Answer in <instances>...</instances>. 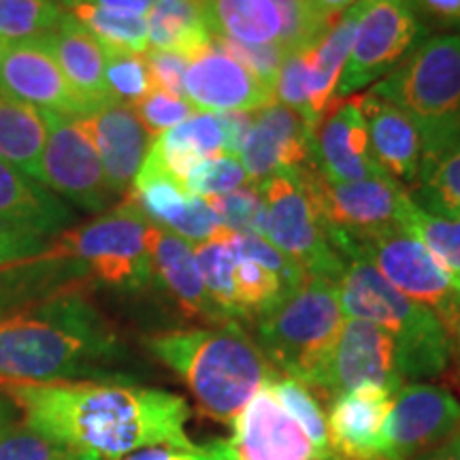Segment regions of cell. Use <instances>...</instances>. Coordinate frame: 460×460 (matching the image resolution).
Returning a JSON list of instances; mask_svg holds the SVG:
<instances>
[{
	"label": "cell",
	"instance_id": "cell-1",
	"mask_svg": "<svg viewBox=\"0 0 460 460\" xmlns=\"http://www.w3.org/2000/svg\"><path fill=\"white\" fill-rule=\"evenodd\" d=\"M22 420L56 444L99 460H119L152 446L192 447L183 396L128 384H0Z\"/></svg>",
	"mask_w": 460,
	"mask_h": 460
},
{
	"label": "cell",
	"instance_id": "cell-2",
	"mask_svg": "<svg viewBox=\"0 0 460 460\" xmlns=\"http://www.w3.org/2000/svg\"><path fill=\"white\" fill-rule=\"evenodd\" d=\"M119 356L118 331L77 284L0 318V384L90 379Z\"/></svg>",
	"mask_w": 460,
	"mask_h": 460
},
{
	"label": "cell",
	"instance_id": "cell-3",
	"mask_svg": "<svg viewBox=\"0 0 460 460\" xmlns=\"http://www.w3.org/2000/svg\"><path fill=\"white\" fill-rule=\"evenodd\" d=\"M329 234L345 262L337 281L343 315L373 322L393 337L396 365L405 384L441 376L454 356V339L444 322L390 286L348 233L329 226Z\"/></svg>",
	"mask_w": 460,
	"mask_h": 460
},
{
	"label": "cell",
	"instance_id": "cell-4",
	"mask_svg": "<svg viewBox=\"0 0 460 460\" xmlns=\"http://www.w3.org/2000/svg\"><path fill=\"white\" fill-rule=\"evenodd\" d=\"M146 345L220 422H233L262 384L275 377L271 362L239 322L158 332L146 339Z\"/></svg>",
	"mask_w": 460,
	"mask_h": 460
},
{
	"label": "cell",
	"instance_id": "cell-5",
	"mask_svg": "<svg viewBox=\"0 0 460 460\" xmlns=\"http://www.w3.org/2000/svg\"><path fill=\"white\" fill-rule=\"evenodd\" d=\"M369 94L410 115L422 139V160L460 141V34L422 39Z\"/></svg>",
	"mask_w": 460,
	"mask_h": 460
},
{
	"label": "cell",
	"instance_id": "cell-6",
	"mask_svg": "<svg viewBox=\"0 0 460 460\" xmlns=\"http://www.w3.org/2000/svg\"><path fill=\"white\" fill-rule=\"evenodd\" d=\"M345 322L337 281L307 278L258 318V348L286 377L314 386Z\"/></svg>",
	"mask_w": 460,
	"mask_h": 460
},
{
	"label": "cell",
	"instance_id": "cell-7",
	"mask_svg": "<svg viewBox=\"0 0 460 460\" xmlns=\"http://www.w3.org/2000/svg\"><path fill=\"white\" fill-rule=\"evenodd\" d=\"M149 226L152 220L128 197L94 220L65 230L49 250L66 258L85 279L139 292L154 279Z\"/></svg>",
	"mask_w": 460,
	"mask_h": 460
},
{
	"label": "cell",
	"instance_id": "cell-8",
	"mask_svg": "<svg viewBox=\"0 0 460 460\" xmlns=\"http://www.w3.org/2000/svg\"><path fill=\"white\" fill-rule=\"evenodd\" d=\"M307 166L279 171L258 183L267 207L262 237L296 262L307 278L339 281L345 262L332 245L329 224L315 203Z\"/></svg>",
	"mask_w": 460,
	"mask_h": 460
},
{
	"label": "cell",
	"instance_id": "cell-9",
	"mask_svg": "<svg viewBox=\"0 0 460 460\" xmlns=\"http://www.w3.org/2000/svg\"><path fill=\"white\" fill-rule=\"evenodd\" d=\"M349 237L390 286L435 312L447 332L454 335L460 318V292L450 275L435 262L427 247L410 230L401 224H388Z\"/></svg>",
	"mask_w": 460,
	"mask_h": 460
},
{
	"label": "cell",
	"instance_id": "cell-10",
	"mask_svg": "<svg viewBox=\"0 0 460 460\" xmlns=\"http://www.w3.org/2000/svg\"><path fill=\"white\" fill-rule=\"evenodd\" d=\"M427 34L410 0H362L354 45L339 77L335 99H348L377 84Z\"/></svg>",
	"mask_w": 460,
	"mask_h": 460
},
{
	"label": "cell",
	"instance_id": "cell-11",
	"mask_svg": "<svg viewBox=\"0 0 460 460\" xmlns=\"http://www.w3.org/2000/svg\"><path fill=\"white\" fill-rule=\"evenodd\" d=\"M48 126L41 183L58 197L92 214H102L113 203L115 192L109 186L105 169L94 143L73 118L41 111Z\"/></svg>",
	"mask_w": 460,
	"mask_h": 460
},
{
	"label": "cell",
	"instance_id": "cell-12",
	"mask_svg": "<svg viewBox=\"0 0 460 460\" xmlns=\"http://www.w3.org/2000/svg\"><path fill=\"white\" fill-rule=\"evenodd\" d=\"M460 433V401L450 390L411 382L394 394L379 460H413Z\"/></svg>",
	"mask_w": 460,
	"mask_h": 460
},
{
	"label": "cell",
	"instance_id": "cell-13",
	"mask_svg": "<svg viewBox=\"0 0 460 460\" xmlns=\"http://www.w3.org/2000/svg\"><path fill=\"white\" fill-rule=\"evenodd\" d=\"M360 386H379L396 394L405 386L393 337L377 324L349 318L312 388L339 396Z\"/></svg>",
	"mask_w": 460,
	"mask_h": 460
},
{
	"label": "cell",
	"instance_id": "cell-14",
	"mask_svg": "<svg viewBox=\"0 0 460 460\" xmlns=\"http://www.w3.org/2000/svg\"><path fill=\"white\" fill-rule=\"evenodd\" d=\"M0 94L26 102L39 111L79 118L88 115L77 92L51 54L45 37L32 41L7 43L0 56Z\"/></svg>",
	"mask_w": 460,
	"mask_h": 460
},
{
	"label": "cell",
	"instance_id": "cell-15",
	"mask_svg": "<svg viewBox=\"0 0 460 460\" xmlns=\"http://www.w3.org/2000/svg\"><path fill=\"white\" fill-rule=\"evenodd\" d=\"M307 177L326 224L349 234H362L388 224H399L402 207L410 200V190L393 175L331 183L322 180L309 164Z\"/></svg>",
	"mask_w": 460,
	"mask_h": 460
},
{
	"label": "cell",
	"instance_id": "cell-16",
	"mask_svg": "<svg viewBox=\"0 0 460 460\" xmlns=\"http://www.w3.org/2000/svg\"><path fill=\"white\" fill-rule=\"evenodd\" d=\"M312 166L331 183L390 175L373 156L358 99H332L314 132Z\"/></svg>",
	"mask_w": 460,
	"mask_h": 460
},
{
	"label": "cell",
	"instance_id": "cell-17",
	"mask_svg": "<svg viewBox=\"0 0 460 460\" xmlns=\"http://www.w3.org/2000/svg\"><path fill=\"white\" fill-rule=\"evenodd\" d=\"M230 427L233 437L222 441L228 460H320L305 430L275 399L269 379Z\"/></svg>",
	"mask_w": 460,
	"mask_h": 460
},
{
	"label": "cell",
	"instance_id": "cell-18",
	"mask_svg": "<svg viewBox=\"0 0 460 460\" xmlns=\"http://www.w3.org/2000/svg\"><path fill=\"white\" fill-rule=\"evenodd\" d=\"M186 99L194 109L209 113L261 111L273 105L275 90L250 73L211 41L209 49L190 60Z\"/></svg>",
	"mask_w": 460,
	"mask_h": 460
},
{
	"label": "cell",
	"instance_id": "cell-19",
	"mask_svg": "<svg viewBox=\"0 0 460 460\" xmlns=\"http://www.w3.org/2000/svg\"><path fill=\"white\" fill-rule=\"evenodd\" d=\"M312 141L314 130L292 109L281 102L261 109L241 152L247 180L261 183L279 171L312 164Z\"/></svg>",
	"mask_w": 460,
	"mask_h": 460
},
{
	"label": "cell",
	"instance_id": "cell-20",
	"mask_svg": "<svg viewBox=\"0 0 460 460\" xmlns=\"http://www.w3.org/2000/svg\"><path fill=\"white\" fill-rule=\"evenodd\" d=\"M73 119L94 143L115 197L128 192L154 141L132 105L111 102Z\"/></svg>",
	"mask_w": 460,
	"mask_h": 460
},
{
	"label": "cell",
	"instance_id": "cell-21",
	"mask_svg": "<svg viewBox=\"0 0 460 460\" xmlns=\"http://www.w3.org/2000/svg\"><path fill=\"white\" fill-rule=\"evenodd\" d=\"M149 252H152L154 279L175 298L188 318H199L214 326L228 324L214 298L207 292L192 243L152 222L149 226Z\"/></svg>",
	"mask_w": 460,
	"mask_h": 460
},
{
	"label": "cell",
	"instance_id": "cell-22",
	"mask_svg": "<svg viewBox=\"0 0 460 460\" xmlns=\"http://www.w3.org/2000/svg\"><path fill=\"white\" fill-rule=\"evenodd\" d=\"M393 401L394 394L379 386H360L335 396L329 411L332 452L348 460H379Z\"/></svg>",
	"mask_w": 460,
	"mask_h": 460
},
{
	"label": "cell",
	"instance_id": "cell-23",
	"mask_svg": "<svg viewBox=\"0 0 460 460\" xmlns=\"http://www.w3.org/2000/svg\"><path fill=\"white\" fill-rule=\"evenodd\" d=\"M358 102L373 156L396 181L413 186L422 163V139L418 126L393 102L377 99L369 92L360 96Z\"/></svg>",
	"mask_w": 460,
	"mask_h": 460
},
{
	"label": "cell",
	"instance_id": "cell-24",
	"mask_svg": "<svg viewBox=\"0 0 460 460\" xmlns=\"http://www.w3.org/2000/svg\"><path fill=\"white\" fill-rule=\"evenodd\" d=\"M45 43L90 113L115 102L105 82L102 45L77 17L65 13L56 31L45 37Z\"/></svg>",
	"mask_w": 460,
	"mask_h": 460
},
{
	"label": "cell",
	"instance_id": "cell-25",
	"mask_svg": "<svg viewBox=\"0 0 460 460\" xmlns=\"http://www.w3.org/2000/svg\"><path fill=\"white\" fill-rule=\"evenodd\" d=\"M73 211L43 183L0 158V226L48 234L65 233Z\"/></svg>",
	"mask_w": 460,
	"mask_h": 460
},
{
	"label": "cell",
	"instance_id": "cell-26",
	"mask_svg": "<svg viewBox=\"0 0 460 460\" xmlns=\"http://www.w3.org/2000/svg\"><path fill=\"white\" fill-rule=\"evenodd\" d=\"M222 143V124L217 113L200 111L156 137L147 149V156L183 183L203 160L220 156Z\"/></svg>",
	"mask_w": 460,
	"mask_h": 460
},
{
	"label": "cell",
	"instance_id": "cell-27",
	"mask_svg": "<svg viewBox=\"0 0 460 460\" xmlns=\"http://www.w3.org/2000/svg\"><path fill=\"white\" fill-rule=\"evenodd\" d=\"M147 32L149 49L175 51L188 60L209 49L214 41L200 0H154Z\"/></svg>",
	"mask_w": 460,
	"mask_h": 460
},
{
	"label": "cell",
	"instance_id": "cell-28",
	"mask_svg": "<svg viewBox=\"0 0 460 460\" xmlns=\"http://www.w3.org/2000/svg\"><path fill=\"white\" fill-rule=\"evenodd\" d=\"M45 141L48 126L43 113L0 94V158L41 183Z\"/></svg>",
	"mask_w": 460,
	"mask_h": 460
},
{
	"label": "cell",
	"instance_id": "cell-29",
	"mask_svg": "<svg viewBox=\"0 0 460 460\" xmlns=\"http://www.w3.org/2000/svg\"><path fill=\"white\" fill-rule=\"evenodd\" d=\"M214 37L250 45L279 41V13L273 0H200Z\"/></svg>",
	"mask_w": 460,
	"mask_h": 460
},
{
	"label": "cell",
	"instance_id": "cell-30",
	"mask_svg": "<svg viewBox=\"0 0 460 460\" xmlns=\"http://www.w3.org/2000/svg\"><path fill=\"white\" fill-rule=\"evenodd\" d=\"M82 278L66 258L49 250L32 261L0 269V318Z\"/></svg>",
	"mask_w": 460,
	"mask_h": 460
},
{
	"label": "cell",
	"instance_id": "cell-31",
	"mask_svg": "<svg viewBox=\"0 0 460 460\" xmlns=\"http://www.w3.org/2000/svg\"><path fill=\"white\" fill-rule=\"evenodd\" d=\"M410 194L430 214L460 220V141L420 163Z\"/></svg>",
	"mask_w": 460,
	"mask_h": 460
},
{
	"label": "cell",
	"instance_id": "cell-32",
	"mask_svg": "<svg viewBox=\"0 0 460 460\" xmlns=\"http://www.w3.org/2000/svg\"><path fill=\"white\" fill-rule=\"evenodd\" d=\"M399 224L429 250L460 292V220L437 216L422 209L416 200H407L402 207Z\"/></svg>",
	"mask_w": 460,
	"mask_h": 460
},
{
	"label": "cell",
	"instance_id": "cell-33",
	"mask_svg": "<svg viewBox=\"0 0 460 460\" xmlns=\"http://www.w3.org/2000/svg\"><path fill=\"white\" fill-rule=\"evenodd\" d=\"M275 399L284 407L288 416L305 430L307 439L312 441L315 454L320 460H335L337 454L331 447L329 437V418L322 411L320 401L315 399L314 390H309L307 384L298 382L295 377H279L269 379Z\"/></svg>",
	"mask_w": 460,
	"mask_h": 460
},
{
	"label": "cell",
	"instance_id": "cell-34",
	"mask_svg": "<svg viewBox=\"0 0 460 460\" xmlns=\"http://www.w3.org/2000/svg\"><path fill=\"white\" fill-rule=\"evenodd\" d=\"M228 237L230 230L222 226L214 237L194 247V256H197L207 292L214 298L217 309L228 320L241 322L237 303H234V256L230 252Z\"/></svg>",
	"mask_w": 460,
	"mask_h": 460
},
{
	"label": "cell",
	"instance_id": "cell-35",
	"mask_svg": "<svg viewBox=\"0 0 460 460\" xmlns=\"http://www.w3.org/2000/svg\"><path fill=\"white\" fill-rule=\"evenodd\" d=\"M68 13L77 17L99 39L101 45L130 51V54H146L149 49L147 17L111 13V11H105L99 4L90 3V0L73 4Z\"/></svg>",
	"mask_w": 460,
	"mask_h": 460
},
{
	"label": "cell",
	"instance_id": "cell-36",
	"mask_svg": "<svg viewBox=\"0 0 460 460\" xmlns=\"http://www.w3.org/2000/svg\"><path fill=\"white\" fill-rule=\"evenodd\" d=\"M288 295L278 275L254 261L239 258L234 261V303L239 320H258L279 305Z\"/></svg>",
	"mask_w": 460,
	"mask_h": 460
},
{
	"label": "cell",
	"instance_id": "cell-37",
	"mask_svg": "<svg viewBox=\"0 0 460 460\" xmlns=\"http://www.w3.org/2000/svg\"><path fill=\"white\" fill-rule=\"evenodd\" d=\"M65 13L58 0H0V41L20 43L48 37Z\"/></svg>",
	"mask_w": 460,
	"mask_h": 460
},
{
	"label": "cell",
	"instance_id": "cell-38",
	"mask_svg": "<svg viewBox=\"0 0 460 460\" xmlns=\"http://www.w3.org/2000/svg\"><path fill=\"white\" fill-rule=\"evenodd\" d=\"M279 13V45L286 54H303L324 37L332 22L314 7L312 0H273Z\"/></svg>",
	"mask_w": 460,
	"mask_h": 460
},
{
	"label": "cell",
	"instance_id": "cell-39",
	"mask_svg": "<svg viewBox=\"0 0 460 460\" xmlns=\"http://www.w3.org/2000/svg\"><path fill=\"white\" fill-rule=\"evenodd\" d=\"M105 54V82L115 102L135 105L154 90L143 54L115 49L102 45Z\"/></svg>",
	"mask_w": 460,
	"mask_h": 460
},
{
	"label": "cell",
	"instance_id": "cell-40",
	"mask_svg": "<svg viewBox=\"0 0 460 460\" xmlns=\"http://www.w3.org/2000/svg\"><path fill=\"white\" fill-rule=\"evenodd\" d=\"M220 217L222 226L237 234H264L267 207L258 183H247L222 197L207 199Z\"/></svg>",
	"mask_w": 460,
	"mask_h": 460
},
{
	"label": "cell",
	"instance_id": "cell-41",
	"mask_svg": "<svg viewBox=\"0 0 460 460\" xmlns=\"http://www.w3.org/2000/svg\"><path fill=\"white\" fill-rule=\"evenodd\" d=\"M230 252H233L234 261L245 258V261H254L262 264L264 269L273 271L278 278L284 281L288 292H295L307 281V275L296 262H292L284 252H279L271 241L261 237V234H237L230 233L228 237Z\"/></svg>",
	"mask_w": 460,
	"mask_h": 460
},
{
	"label": "cell",
	"instance_id": "cell-42",
	"mask_svg": "<svg viewBox=\"0 0 460 460\" xmlns=\"http://www.w3.org/2000/svg\"><path fill=\"white\" fill-rule=\"evenodd\" d=\"M82 456L37 433L24 420L0 429V460H79Z\"/></svg>",
	"mask_w": 460,
	"mask_h": 460
},
{
	"label": "cell",
	"instance_id": "cell-43",
	"mask_svg": "<svg viewBox=\"0 0 460 460\" xmlns=\"http://www.w3.org/2000/svg\"><path fill=\"white\" fill-rule=\"evenodd\" d=\"M247 183V172L241 164L237 156H228V154H220V156L203 160L197 169L188 175L183 181V188L190 197L197 199H216L222 194L233 192Z\"/></svg>",
	"mask_w": 460,
	"mask_h": 460
},
{
	"label": "cell",
	"instance_id": "cell-44",
	"mask_svg": "<svg viewBox=\"0 0 460 460\" xmlns=\"http://www.w3.org/2000/svg\"><path fill=\"white\" fill-rule=\"evenodd\" d=\"M275 94L281 105L301 115L305 124L315 132L318 122H315L312 102H309V60L305 51L286 56L278 82H275Z\"/></svg>",
	"mask_w": 460,
	"mask_h": 460
},
{
	"label": "cell",
	"instance_id": "cell-45",
	"mask_svg": "<svg viewBox=\"0 0 460 460\" xmlns=\"http://www.w3.org/2000/svg\"><path fill=\"white\" fill-rule=\"evenodd\" d=\"M132 109H135L137 118H139L143 128L147 130V135L152 139H156V137L164 135L166 130L186 122L194 111V107L186 99L169 94V92L158 88H154L139 102H135Z\"/></svg>",
	"mask_w": 460,
	"mask_h": 460
},
{
	"label": "cell",
	"instance_id": "cell-46",
	"mask_svg": "<svg viewBox=\"0 0 460 460\" xmlns=\"http://www.w3.org/2000/svg\"><path fill=\"white\" fill-rule=\"evenodd\" d=\"M214 45L222 49L224 54L243 65L247 71L254 73L261 82L271 85L275 90V82H278L279 68L286 60V51L281 49L279 43H267V45H250L233 41V39H220L214 37Z\"/></svg>",
	"mask_w": 460,
	"mask_h": 460
},
{
	"label": "cell",
	"instance_id": "cell-47",
	"mask_svg": "<svg viewBox=\"0 0 460 460\" xmlns=\"http://www.w3.org/2000/svg\"><path fill=\"white\" fill-rule=\"evenodd\" d=\"M143 58H146L154 88L186 99V71L190 65L188 58L175 54V51L163 49H147Z\"/></svg>",
	"mask_w": 460,
	"mask_h": 460
},
{
	"label": "cell",
	"instance_id": "cell-48",
	"mask_svg": "<svg viewBox=\"0 0 460 460\" xmlns=\"http://www.w3.org/2000/svg\"><path fill=\"white\" fill-rule=\"evenodd\" d=\"M220 228L222 222L214 211V207L209 205V200L192 197L180 220L172 224L169 230L171 233L180 234V237L186 239L188 243L199 245L203 243V241L214 237Z\"/></svg>",
	"mask_w": 460,
	"mask_h": 460
},
{
	"label": "cell",
	"instance_id": "cell-49",
	"mask_svg": "<svg viewBox=\"0 0 460 460\" xmlns=\"http://www.w3.org/2000/svg\"><path fill=\"white\" fill-rule=\"evenodd\" d=\"M48 241L41 234L0 226V269L39 258L48 252Z\"/></svg>",
	"mask_w": 460,
	"mask_h": 460
},
{
	"label": "cell",
	"instance_id": "cell-50",
	"mask_svg": "<svg viewBox=\"0 0 460 460\" xmlns=\"http://www.w3.org/2000/svg\"><path fill=\"white\" fill-rule=\"evenodd\" d=\"M410 7L427 32L460 34V0H410Z\"/></svg>",
	"mask_w": 460,
	"mask_h": 460
},
{
	"label": "cell",
	"instance_id": "cell-51",
	"mask_svg": "<svg viewBox=\"0 0 460 460\" xmlns=\"http://www.w3.org/2000/svg\"><path fill=\"white\" fill-rule=\"evenodd\" d=\"M119 460H228L222 441L205 447H175V446H152L128 454Z\"/></svg>",
	"mask_w": 460,
	"mask_h": 460
},
{
	"label": "cell",
	"instance_id": "cell-52",
	"mask_svg": "<svg viewBox=\"0 0 460 460\" xmlns=\"http://www.w3.org/2000/svg\"><path fill=\"white\" fill-rule=\"evenodd\" d=\"M222 124V154H228V156H241L243 152V146L250 137L252 126H254V115L245 111H226L217 113Z\"/></svg>",
	"mask_w": 460,
	"mask_h": 460
},
{
	"label": "cell",
	"instance_id": "cell-53",
	"mask_svg": "<svg viewBox=\"0 0 460 460\" xmlns=\"http://www.w3.org/2000/svg\"><path fill=\"white\" fill-rule=\"evenodd\" d=\"M90 3L99 4L101 9L111 11V13L132 15V17H147L149 9H152V4H154V0H90Z\"/></svg>",
	"mask_w": 460,
	"mask_h": 460
},
{
	"label": "cell",
	"instance_id": "cell-54",
	"mask_svg": "<svg viewBox=\"0 0 460 460\" xmlns=\"http://www.w3.org/2000/svg\"><path fill=\"white\" fill-rule=\"evenodd\" d=\"M416 460H460V433L433 447V450L424 452Z\"/></svg>",
	"mask_w": 460,
	"mask_h": 460
},
{
	"label": "cell",
	"instance_id": "cell-55",
	"mask_svg": "<svg viewBox=\"0 0 460 460\" xmlns=\"http://www.w3.org/2000/svg\"><path fill=\"white\" fill-rule=\"evenodd\" d=\"M356 3H358V0H312L314 7L318 9L322 15L331 17V20H335V17L341 15L343 11L354 7Z\"/></svg>",
	"mask_w": 460,
	"mask_h": 460
},
{
	"label": "cell",
	"instance_id": "cell-56",
	"mask_svg": "<svg viewBox=\"0 0 460 460\" xmlns=\"http://www.w3.org/2000/svg\"><path fill=\"white\" fill-rule=\"evenodd\" d=\"M20 410H17V405L13 401H11V396L4 393L3 388H0V429L9 427V424H13L20 420Z\"/></svg>",
	"mask_w": 460,
	"mask_h": 460
},
{
	"label": "cell",
	"instance_id": "cell-57",
	"mask_svg": "<svg viewBox=\"0 0 460 460\" xmlns=\"http://www.w3.org/2000/svg\"><path fill=\"white\" fill-rule=\"evenodd\" d=\"M452 339H454V352H458V356H460V318L456 322V329H454Z\"/></svg>",
	"mask_w": 460,
	"mask_h": 460
},
{
	"label": "cell",
	"instance_id": "cell-58",
	"mask_svg": "<svg viewBox=\"0 0 460 460\" xmlns=\"http://www.w3.org/2000/svg\"><path fill=\"white\" fill-rule=\"evenodd\" d=\"M62 3H65V7H66V9H71V7H73V4L85 3V0H62Z\"/></svg>",
	"mask_w": 460,
	"mask_h": 460
},
{
	"label": "cell",
	"instance_id": "cell-59",
	"mask_svg": "<svg viewBox=\"0 0 460 460\" xmlns=\"http://www.w3.org/2000/svg\"><path fill=\"white\" fill-rule=\"evenodd\" d=\"M4 48H7V43H4V41H0V56H3V51H4Z\"/></svg>",
	"mask_w": 460,
	"mask_h": 460
},
{
	"label": "cell",
	"instance_id": "cell-60",
	"mask_svg": "<svg viewBox=\"0 0 460 460\" xmlns=\"http://www.w3.org/2000/svg\"><path fill=\"white\" fill-rule=\"evenodd\" d=\"M79 460H99V458H92V456H82Z\"/></svg>",
	"mask_w": 460,
	"mask_h": 460
}]
</instances>
